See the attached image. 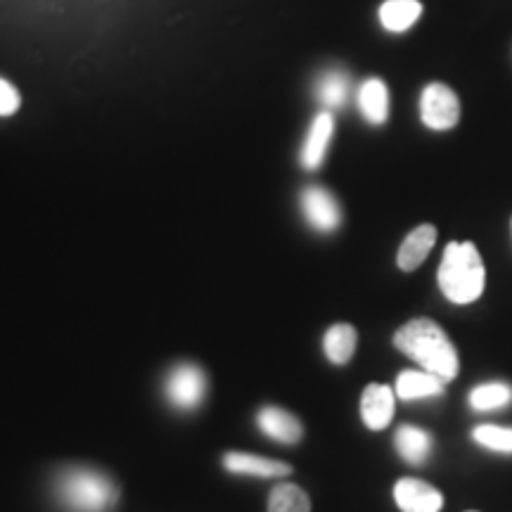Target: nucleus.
<instances>
[{"instance_id": "nucleus-1", "label": "nucleus", "mask_w": 512, "mask_h": 512, "mask_svg": "<svg viewBox=\"0 0 512 512\" xmlns=\"http://www.w3.org/2000/svg\"><path fill=\"white\" fill-rule=\"evenodd\" d=\"M394 347L418 363L422 370L439 375L444 382L458 377L460 358L456 344L448 339L444 328L430 318H413L401 325L394 335Z\"/></svg>"}, {"instance_id": "nucleus-2", "label": "nucleus", "mask_w": 512, "mask_h": 512, "mask_svg": "<svg viewBox=\"0 0 512 512\" xmlns=\"http://www.w3.org/2000/svg\"><path fill=\"white\" fill-rule=\"evenodd\" d=\"M439 290L451 304L465 306L484 294L486 268L475 242H448L439 264Z\"/></svg>"}, {"instance_id": "nucleus-3", "label": "nucleus", "mask_w": 512, "mask_h": 512, "mask_svg": "<svg viewBox=\"0 0 512 512\" xmlns=\"http://www.w3.org/2000/svg\"><path fill=\"white\" fill-rule=\"evenodd\" d=\"M57 494L67 508L76 512H102L117 498V489L110 477L100 475L91 467H69L57 482Z\"/></svg>"}, {"instance_id": "nucleus-4", "label": "nucleus", "mask_w": 512, "mask_h": 512, "mask_svg": "<svg viewBox=\"0 0 512 512\" xmlns=\"http://www.w3.org/2000/svg\"><path fill=\"white\" fill-rule=\"evenodd\" d=\"M420 119L432 131H451L460 121V100L453 88L434 81L422 88Z\"/></svg>"}, {"instance_id": "nucleus-5", "label": "nucleus", "mask_w": 512, "mask_h": 512, "mask_svg": "<svg viewBox=\"0 0 512 512\" xmlns=\"http://www.w3.org/2000/svg\"><path fill=\"white\" fill-rule=\"evenodd\" d=\"M164 394L171 401V406L181 408V411H192L204 401L207 394V377L204 370L195 363H181L166 375Z\"/></svg>"}, {"instance_id": "nucleus-6", "label": "nucleus", "mask_w": 512, "mask_h": 512, "mask_svg": "<svg viewBox=\"0 0 512 512\" xmlns=\"http://www.w3.org/2000/svg\"><path fill=\"white\" fill-rule=\"evenodd\" d=\"M299 204H302L304 219L309 221V226L316 228L318 233H332V230H337L339 223H342V209H339L335 195H332L330 190L311 185V188H306L302 192Z\"/></svg>"}, {"instance_id": "nucleus-7", "label": "nucleus", "mask_w": 512, "mask_h": 512, "mask_svg": "<svg viewBox=\"0 0 512 512\" xmlns=\"http://www.w3.org/2000/svg\"><path fill=\"white\" fill-rule=\"evenodd\" d=\"M394 501L401 512H441L444 508L441 491L415 477H403L394 484Z\"/></svg>"}, {"instance_id": "nucleus-8", "label": "nucleus", "mask_w": 512, "mask_h": 512, "mask_svg": "<svg viewBox=\"0 0 512 512\" xmlns=\"http://www.w3.org/2000/svg\"><path fill=\"white\" fill-rule=\"evenodd\" d=\"M396 394L387 384H368L361 396V418L368 430H384L394 418Z\"/></svg>"}, {"instance_id": "nucleus-9", "label": "nucleus", "mask_w": 512, "mask_h": 512, "mask_svg": "<svg viewBox=\"0 0 512 512\" xmlns=\"http://www.w3.org/2000/svg\"><path fill=\"white\" fill-rule=\"evenodd\" d=\"M332 133H335V119H332L330 110L320 112L318 117L313 119L309 133H306L302 155H299V162H302L306 171H316L318 166L325 162Z\"/></svg>"}, {"instance_id": "nucleus-10", "label": "nucleus", "mask_w": 512, "mask_h": 512, "mask_svg": "<svg viewBox=\"0 0 512 512\" xmlns=\"http://www.w3.org/2000/svg\"><path fill=\"white\" fill-rule=\"evenodd\" d=\"M256 425H259V430L264 432L266 437L280 441V444H297L304 434V427L299 418H294L292 413H287L285 408L278 406L261 408L259 415H256Z\"/></svg>"}, {"instance_id": "nucleus-11", "label": "nucleus", "mask_w": 512, "mask_h": 512, "mask_svg": "<svg viewBox=\"0 0 512 512\" xmlns=\"http://www.w3.org/2000/svg\"><path fill=\"white\" fill-rule=\"evenodd\" d=\"M434 242H437V228L432 223H425V226L411 230L406 235V240L401 242L399 254H396V264H399L401 271L411 273L418 266H422V261L430 256Z\"/></svg>"}, {"instance_id": "nucleus-12", "label": "nucleus", "mask_w": 512, "mask_h": 512, "mask_svg": "<svg viewBox=\"0 0 512 512\" xmlns=\"http://www.w3.org/2000/svg\"><path fill=\"white\" fill-rule=\"evenodd\" d=\"M446 384L439 375L427 373V370H403L396 377V396L401 401H420V399H432V396L444 394Z\"/></svg>"}, {"instance_id": "nucleus-13", "label": "nucleus", "mask_w": 512, "mask_h": 512, "mask_svg": "<svg viewBox=\"0 0 512 512\" xmlns=\"http://www.w3.org/2000/svg\"><path fill=\"white\" fill-rule=\"evenodd\" d=\"M223 467L235 475H249V477H290L292 467L287 463L273 458L252 456V453H226L223 456Z\"/></svg>"}, {"instance_id": "nucleus-14", "label": "nucleus", "mask_w": 512, "mask_h": 512, "mask_svg": "<svg viewBox=\"0 0 512 512\" xmlns=\"http://www.w3.org/2000/svg\"><path fill=\"white\" fill-rule=\"evenodd\" d=\"M356 102H358V110H361L363 119L368 124L380 126L387 121L389 117V91H387V83L382 79H366L358 86L356 93Z\"/></svg>"}, {"instance_id": "nucleus-15", "label": "nucleus", "mask_w": 512, "mask_h": 512, "mask_svg": "<svg viewBox=\"0 0 512 512\" xmlns=\"http://www.w3.org/2000/svg\"><path fill=\"white\" fill-rule=\"evenodd\" d=\"M380 24L389 34H403L411 27H415L422 15L420 0H384L380 5Z\"/></svg>"}, {"instance_id": "nucleus-16", "label": "nucleus", "mask_w": 512, "mask_h": 512, "mask_svg": "<svg viewBox=\"0 0 512 512\" xmlns=\"http://www.w3.org/2000/svg\"><path fill=\"white\" fill-rule=\"evenodd\" d=\"M394 444L399 456L411 465H422L432 453L430 432H425L422 427L415 425H401L399 430H396Z\"/></svg>"}, {"instance_id": "nucleus-17", "label": "nucleus", "mask_w": 512, "mask_h": 512, "mask_svg": "<svg viewBox=\"0 0 512 512\" xmlns=\"http://www.w3.org/2000/svg\"><path fill=\"white\" fill-rule=\"evenodd\" d=\"M356 342H358V332L354 325L349 323L332 325L323 337L325 356H328L335 366H347L356 354Z\"/></svg>"}, {"instance_id": "nucleus-18", "label": "nucleus", "mask_w": 512, "mask_h": 512, "mask_svg": "<svg viewBox=\"0 0 512 512\" xmlns=\"http://www.w3.org/2000/svg\"><path fill=\"white\" fill-rule=\"evenodd\" d=\"M512 403V387L505 382H484L470 392V406L477 413L501 411Z\"/></svg>"}, {"instance_id": "nucleus-19", "label": "nucleus", "mask_w": 512, "mask_h": 512, "mask_svg": "<svg viewBox=\"0 0 512 512\" xmlns=\"http://www.w3.org/2000/svg\"><path fill=\"white\" fill-rule=\"evenodd\" d=\"M351 83L349 76L339 69H332V72H325L316 83V98L323 102L328 110H337V107H344V102L349 100Z\"/></svg>"}, {"instance_id": "nucleus-20", "label": "nucleus", "mask_w": 512, "mask_h": 512, "mask_svg": "<svg viewBox=\"0 0 512 512\" xmlns=\"http://www.w3.org/2000/svg\"><path fill=\"white\" fill-rule=\"evenodd\" d=\"M268 512H311L309 494L297 484H278L268 498Z\"/></svg>"}, {"instance_id": "nucleus-21", "label": "nucleus", "mask_w": 512, "mask_h": 512, "mask_svg": "<svg viewBox=\"0 0 512 512\" xmlns=\"http://www.w3.org/2000/svg\"><path fill=\"white\" fill-rule=\"evenodd\" d=\"M472 439L479 446L489 448L496 453H512V427L501 425H477L472 430Z\"/></svg>"}, {"instance_id": "nucleus-22", "label": "nucleus", "mask_w": 512, "mask_h": 512, "mask_svg": "<svg viewBox=\"0 0 512 512\" xmlns=\"http://www.w3.org/2000/svg\"><path fill=\"white\" fill-rule=\"evenodd\" d=\"M19 105H22V95L15 86H12L10 81L0 79V117H10V114H15L19 110Z\"/></svg>"}, {"instance_id": "nucleus-23", "label": "nucleus", "mask_w": 512, "mask_h": 512, "mask_svg": "<svg viewBox=\"0 0 512 512\" xmlns=\"http://www.w3.org/2000/svg\"><path fill=\"white\" fill-rule=\"evenodd\" d=\"M470 512H475V510H470Z\"/></svg>"}]
</instances>
